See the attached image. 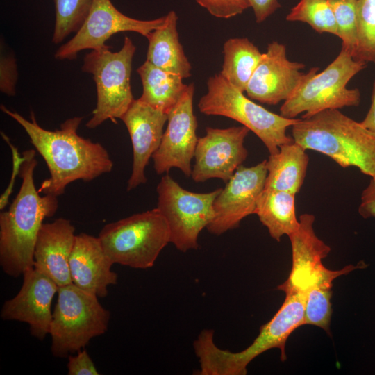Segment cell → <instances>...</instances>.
I'll list each match as a JSON object with an SVG mask.
<instances>
[{"label":"cell","mask_w":375,"mask_h":375,"mask_svg":"<svg viewBox=\"0 0 375 375\" xmlns=\"http://www.w3.org/2000/svg\"><path fill=\"white\" fill-rule=\"evenodd\" d=\"M1 110L24 129L47 164L50 176L41 183L40 193L58 197L75 181L89 182L111 172L113 162L106 148L77 133L83 117L69 118L60 129L49 131L38 124L33 112L28 120L3 105Z\"/></svg>","instance_id":"1"},{"label":"cell","mask_w":375,"mask_h":375,"mask_svg":"<svg viewBox=\"0 0 375 375\" xmlns=\"http://www.w3.org/2000/svg\"><path fill=\"white\" fill-rule=\"evenodd\" d=\"M18 175L22 181L19 192L8 210L0 213V265L7 275L17 278L33 267L34 247L44 219L56 212V196H40L34 183L38 165L35 151L27 149Z\"/></svg>","instance_id":"2"},{"label":"cell","mask_w":375,"mask_h":375,"mask_svg":"<svg viewBox=\"0 0 375 375\" xmlns=\"http://www.w3.org/2000/svg\"><path fill=\"white\" fill-rule=\"evenodd\" d=\"M294 141L306 150L319 152L342 167H356L375 177V133L339 109H327L298 119L292 126Z\"/></svg>","instance_id":"3"},{"label":"cell","mask_w":375,"mask_h":375,"mask_svg":"<svg viewBox=\"0 0 375 375\" xmlns=\"http://www.w3.org/2000/svg\"><path fill=\"white\" fill-rule=\"evenodd\" d=\"M306 294L285 293V299L276 313L265 324L253 342L239 352L219 349L213 340L214 331L204 329L194 341L199 358L198 375H245L248 365L257 356L274 348L281 350V360H286L285 343L290 334L304 325Z\"/></svg>","instance_id":"4"},{"label":"cell","mask_w":375,"mask_h":375,"mask_svg":"<svg viewBox=\"0 0 375 375\" xmlns=\"http://www.w3.org/2000/svg\"><path fill=\"white\" fill-rule=\"evenodd\" d=\"M367 64L342 49L322 72L312 67L304 74L294 93L281 106L280 115L294 119L303 113L301 118H306L327 109L358 106L360 90L347 88V85Z\"/></svg>","instance_id":"5"},{"label":"cell","mask_w":375,"mask_h":375,"mask_svg":"<svg viewBox=\"0 0 375 375\" xmlns=\"http://www.w3.org/2000/svg\"><path fill=\"white\" fill-rule=\"evenodd\" d=\"M98 298L73 283L58 288L49 329L53 356L67 358L106 332L110 314Z\"/></svg>","instance_id":"6"},{"label":"cell","mask_w":375,"mask_h":375,"mask_svg":"<svg viewBox=\"0 0 375 375\" xmlns=\"http://www.w3.org/2000/svg\"><path fill=\"white\" fill-rule=\"evenodd\" d=\"M198 107L204 115L224 116L242 124L261 140L270 155L278 153L281 145L294 142L286 131L298 119L284 117L256 103L220 73L208 78L207 92Z\"/></svg>","instance_id":"7"},{"label":"cell","mask_w":375,"mask_h":375,"mask_svg":"<svg viewBox=\"0 0 375 375\" xmlns=\"http://www.w3.org/2000/svg\"><path fill=\"white\" fill-rule=\"evenodd\" d=\"M98 237L114 264L135 269L153 267L170 242L167 222L157 208L109 223Z\"/></svg>","instance_id":"8"},{"label":"cell","mask_w":375,"mask_h":375,"mask_svg":"<svg viewBox=\"0 0 375 375\" xmlns=\"http://www.w3.org/2000/svg\"><path fill=\"white\" fill-rule=\"evenodd\" d=\"M135 50L132 40L125 37L117 52L106 45L85 56L82 70L93 76L97 88V105L86 124L88 128H94L108 119H121L134 101L131 75Z\"/></svg>","instance_id":"9"},{"label":"cell","mask_w":375,"mask_h":375,"mask_svg":"<svg viewBox=\"0 0 375 375\" xmlns=\"http://www.w3.org/2000/svg\"><path fill=\"white\" fill-rule=\"evenodd\" d=\"M156 190V208L167 222L170 242L182 252L197 249L200 232L214 218L213 202L222 188L206 193L190 192L167 174Z\"/></svg>","instance_id":"10"},{"label":"cell","mask_w":375,"mask_h":375,"mask_svg":"<svg viewBox=\"0 0 375 375\" xmlns=\"http://www.w3.org/2000/svg\"><path fill=\"white\" fill-rule=\"evenodd\" d=\"M165 21V16L151 20L136 19L119 12L110 0H93L82 26L70 40L56 51L55 58L74 59L81 51L107 45L106 41L119 32L133 31L147 38Z\"/></svg>","instance_id":"11"},{"label":"cell","mask_w":375,"mask_h":375,"mask_svg":"<svg viewBox=\"0 0 375 375\" xmlns=\"http://www.w3.org/2000/svg\"><path fill=\"white\" fill-rule=\"evenodd\" d=\"M194 86L188 85L179 100L167 114V126L160 144L153 154V167L158 174L176 167L191 176V160L198 141L197 121L193 110Z\"/></svg>","instance_id":"12"},{"label":"cell","mask_w":375,"mask_h":375,"mask_svg":"<svg viewBox=\"0 0 375 375\" xmlns=\"http://www.w3.org/2000/svg\"><path fill=\"white\" fill-rule=\"evenodd\" d=\"M267 160L251 166L240 165L213 202L215 216L207 226L212 234L221 235L239 226L246 217L255 214L265 188Z\"/></svg>","instance_id":"13"},{"label":"cell","mask_w":375,"mask_h":375,"mask_svg":"<svg viewBox=\"0 0 375 375\" xmlns=\"http://www.w3.org/2000/svg\"><path fill=\"white\" fill-rule=\"evenodd\" d=\"M206 132L197 141L192 179L201 183L217 178L227 183L248 156L244 143L249 129L244 126L207 127Z\"/></svg>","instance_id":"14"},{"label":"cell","mask_w":375,"mask_h":375,"mask_svg":"<svg viewBox=\"0 0 375 375\" xmlns=\"http://www.w3.org/2000/svg\"><path fill=\"white\" fill-rule=\"evenodd\" d=\"M18 293L6 301L1 310L3 320L28 324L30 333L40 340L49 334L53 311L51 303L58 293V285L34 267L26 269Z\"/></svg>","instance_id":"15"},{"label":"cell","mask_w":375,"mask_h":375,"mask_svg":"<svg viewBox=\"0 0 375 375\" xmlns=\"http://www.w3.org/2000/svg\"><path fill=\"white\" fill-rule=\"evenodd\" d=\"M304 67L303 63L288 59L284 44L273 41L262 53L245 92L251 99L268 105L284 102L298 87Z\"/></svg>","instance_id":"16"},{"label":"cell","mask_w":375,"mask_h":375,"mask_svg":"<svg viewBox=\"0 0 375 375\" xmlns=\"http://www.w3.org/2000/svg\"><path fill=\"white\" fill-rule=\"evenodd\" d=\"M299 221L298 228L288 236L292 252V269L288 279L278 286V290L285 293L306 294L313 285L333 272L322 264L331 248L316 235L315 216L305 213Z\"/></svg>","instance_id":"17"},{"label":"cell","mask_w":375,"mask_h":375,"mask_svg":"<svg viewBox=\"0 0 375 375\" xmlns=\"http://www.w3.org/2000/svg\"><path fill=\"white\" fill-rule=\"evenodd\" d=\"M121 119L126 125L133 147L132 172L127 191L147 182L145 167L159 147L167 114L134 99Z\"/></svg>","instance_id":"18"},{"label":"cell","mask_w":375,"mask_h":375,"mask_svg":"<svg viewBox=\"0 0 375 375\" xmlns=\"http://www.w3.org/2000/svg\"><path fill=\"white\" fill-rule=\"evenodd\" d=\"M113 264L99 237L76 235L69 261L74 285L98 297H106L108 287L117 282V274L111 269Z\"/></svg>","instance_id":"19"},{"label":"cell","mask_w":375,"mask_h":375,"mask_svg":"<svg viewBox=\"0 0 375 375\" xmlns=\"http://www.w3.org/2000/svg\"><path fill=\"white\" fill-rule=\"evenodd\" d=\"M75 237L74 226L69 219L62 217L43 223L38 232L33 267L58 287L72 283L69 261Z\"/></svg>","instance_id":"20"},{"label":"cell","mask_w":375,"mask_h":375,"mask_svg":"<svg viewBox=\"0 0 375 375\" xmlns=\"http://www.w3.org/2000/svg\"><path fill=\"white\" fill-rule=\"evenodd\" d=\"M177 21L176 13L172 10L165 15L163 24L149 34L147 60L185 78L191 76L192 66L179 42Z\"/></svg>","instance_id":"21"},{"label":"cell","mask_w":375,"mask_h":375,"mask_svg":"<svg viewBox=\"0 0 375 375\" xmlns=\"http://www.w3.org/2000/svg\"><path fill=\"white\" fill-rule=\"evenodd\" d=\"M308 162L306 149L294 141L281 145L279 151L267 160L265 189L296 194L304 182Z\"/></svg>","instance_id":"22"},{"label":"cell","mask_w":375,"mask_h":375,"mask_svg":"<svg viewBox=\"0 0 375 375\" xmlns=\"http://www.w3.org/2000/svg\"><path fill=\"white\" fill-rule=\"evenodd\" d=\"M142 83V103L168 114L185 90L183 78L146 60L137 69Z\"/></svg>","instance_id":"23"},{"label":"cell","mask_w":375,"mask_h":375,"mask_svg":"<svg viewBox=\"0 0 375 375\" xmlns=\"http://www.w3.org/2000/svg\"><path fill=\"white\" fill-rule=\"evenodd\" d=\"M255 214L267 228L270 236L279 242L284 235H290L299 227L295 208V194L265 189L257 202Z\"/></svg>","instance_id":"24"},{"label":"cell","mask_w":375,"mask_h":375,"mask_svg":"<svg viewBox=\"0 0 375 375\" xmlns=\"http://www.w3.org/2000/svg\"><path fill=\"white\" fill-rule=\"evenodd\" d=\"M224 62L220 72L235 88L244 92L262 53L247 38L226 40L223 47Z\"/></svg>","instance_id":"25"},{"label":"cell","mask_w":375,"mask_h":375,"mask_svg":"<svg viewBox=\"0 0 375 375\" xmlns=\"http://www.w3.org/2000/svg\"><path fill=\"white\" fill-rule=\"evenodd\" d=\"M365 267L363 262L357 265L346 266L340 270L333 271L331 275L310 288L306 293L304 324L318 326L329 333L333 312L331 299L333 281L340 276Z\"/></svg>","instance_id":"26"},{"label":"cell","mask_w":375,"mask_h":375,"mask_svg":"<svg viewBox=\"0 0 375 375\" xmlns=\"http://www.w3.org/2000/svg\"><path fill=\"white\" fill-rule=\"evenodd\" d=\"M286 20L304 22L319 33H328L338 36L328 0H299L287 15Z\"/></svg>","instance_id":"27"},{"label":"cell","mask_w":375,"mask_h":375,"mask_svg":"<svg viewBox=\"0 0 375 375\" xmlns=\"http://www.w3.org/2000/svg\"><path fill=\"white\" fill-rule=\"evenodd\" d=\"M358 42L353 59L375 64V0H357Z\"/></svg>","instance_id":"28"},{"label":"cell","mask_w":375,"mask_h":375,"mask_svg":"<svg viewBox=\"0 0 375 375\" xmlns=\"http://www.w3.org/2000/svg\"><path fill=\"white\" fill-rule=\"evenodd\" d=\"M93 0H54L56 23L52 41L61 42L69 34L77 32L85 21Z\"/></svg>","instance_id":"29"},{"label":"cell","mask_w":375,"mask_h":375,"mask_svg":"<svg viewBox=\"0 0 375 375\" xmlns=\"http://www.w3.org/2000/svg\"><path fill=\"white\" fill-rule=\"evenodd\" d=\"M342 40V49L353 56L358 42L357 0H328Z\"/></svg>","instance_id":"30"},{"label":"cell","mask_w":375,"mask_h":375,"mask_svg":"<svg viewBox=\"0 0 375 375\" xmlns=\"http://www.w3.org/2000/svg\"><path fill=\"white\" fill-rule=\"evenodd\" d=\"M196 1L212 16L223 19L240 15L250 8L246 0H196Z\"/></svg>","instance_id":"31"},{"label":"cell","mask_w":375,"mask_h":375,"mask_svg":"<svg viewBox=\"0 0 375 375\" xmlns=\"http://www.w3.org/2000/svg\"><path fill=\"white\" fill-rule=\"evenodd\" d=\"M0 88L3 93L9 96L15 94L17 71L15 59L10 56H1Z\"/></svg>","instance_id":"32"},{"label":"cell","mask_w":375,"mask_h":375,"mask_svg":"<svg viewBox=\"0 0 375 375\" xmlns=\"http://www.w3.org/2000/svg\"><path fill=\"white\" fill-rule=\"evenodd\" d=\"M67 365L68 375H99V373L85 349L77 351L76 356L69 355Z\"/></svg>","instance_id":"33"},{"label":"cell","mask_w":375,"mask_h":375,"mask_svg":"<svg viewBox=\"0 0 375 375\" xmlns=\"http://www.w3.org/2000/svg\"><path fill=\"white\" fill-rule=\"evenodd\" d=\"M358 212L364 218H375V177L362 192Z\"/></svg>","instance_id":"34"},{"label":"cell","mask_w":375,"mask_h":375,"mask_svg":"<svg viewBox=\"0 0 375 375\" xmlns=\"http://www.w3.org/2000/svg\"><path fill=\"white\" fill-rule=\"evenodd\" d=\"M253 9L256 22L260 23L281 7L278 0H246Z\"/></svg>","instance_id":"35"},{"label":"cell","mask_w":375,"mask_h":375,"mask_svg":"<svg viewBox=\"0 0 375 375\" xmlns=\"http://www.w3.org/2000/svg\"><path fill=\"white\" fill-rule=\"evenodd\" d=\"M3 137L4 139H6V142H8V144L10 145L11 147V150L12 152V162H13V172H12V179L11 182L10 183V185L8 186L6 191L3 193V194L1 197V210H2L6 205L8 201V198L11 194L12 190V186L13 185V181H15V176L19 174V167L23 160V157H20L19 155L17 148H15L11 142L9 141L8 138L2 133Z\"/></svg>","instance_id":"36"},{"label":"cell","mask_w":375,"mask_h":375,"mask_svg":"<svg viewBox=\"0 0 375 375\" xmlns=\"http://www.w3.org/2000/svg\"><path fill=\"white\" fill-rule=\"evenodd\" d=\"M361 124L368 130L375 133V81H374L371 96V105Z\"/></svg>","instance_id":"37"}]
</instances>
